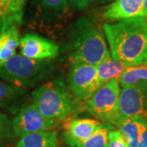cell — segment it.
<instances>
[{"label":"cell","mask_w":147,"mask_h":147,"mask_svg":"<svg viewBox=\"0 0 147 147\" xmlns=\"http://www.w3.org/2000/svg\"><path fill=\"white\" fill-rule=\"evenodd\" d=\"M111 57L128 65L144 63L147 53V18L135 16L102 26Z\"/></svg>","instance_id":"6da1fadb"},{"label":"cell","mask_w":147,"mask_h":147,"mask_svg":"<svg viewBox=\"0 0 147 147\" xmlns=\"http://www.w3.org/2000/svg\"><path fill=\"white\" fill-rule=\"evenodd\" d=\"M65 51L70 65L87 64L95 66L110 54L102 33L84 16L73 24Z\"/></svg>","instance_id":"7a4b0ae2"},{"label":"cell","mask_w":147,"mask_h":147,"mask_svg":"<svg viewBox=\"0 0 147 147\" xmlns=\"http://www.w3.org/2000/svg\"><path fill=\"white\" fill-rule=\"evenodd\" d=\"M55 70L51 60H33L21 54L0 61V79L25 90L49 79Z\"/></svg>","instance_id":"3957f363"},{"label":"cell","mask_w":147,"mask_h":147,"mask_svg":"<svg viewBox=\"0 0 147 147\" xmlns=\"http://www.w3.org/2000/svg\"><path fill=\"white\" fill-rule=\"evenodd\" d=\"M33 104L42 115L62 121L76 111V102L62 79H55L38 87L31 94Z\"/></svg>","instance_id":"277c9868"},{"label":"cell","mask_w":147,"mask_h":147,"mask_svg":"<svg viewBox=\"0 0 147 147\" xmlns=\"http://www.w3.org/2000/svg\"><path fill=\"white\" fill-rule=\"evenodd\" d=\"M120 91L119 79H112L99 88L85 101V110L101 122L116 126L121 118L119 112Z\"/></svg>","instance_id":"5b68a950"},{"label":"cell","mask_w":147,"mask_h":147,"mask_svg":"<svg viewBox=\"0 0 147 147\" xmlns=\"http://www.w3.org/2000/svg\"><path fill=\"white\" fill-rule=\"evenodd\" d=\"M67 81L70 92L79 100L86 101L100 88L96 66L92 65H70Z\"/></svg>","instance_id":"8992f818"},{"label":"cell","mask_w":147,"mask_h":147,"mask_svg":"<svg viewBox=\"0 0 147 147\" xmlns=\"http://www.w3.org/2000/svg\"><path fill=\"white\" fill-rule=\"evenodd\" d=\"M57 121L46 118L33 103L24 106L15 115L11 122L12 131L16 137L38 131H50L57 124Z\"/></svg>","instance_id":"52a82bcc"},{"label":"cell","mask_w":147,"mask_h":147,"mask_svg":"<svg viewBox=\"0 0 147 147\" xmlns=\"http://www.w3.org/2000/svg\"><path fill=\"white\" fill-rule=\"evenodd\" d=\"M121 118H129L147 123V84L123 88L119 94Z\"/></svg>","instance_id":"ba28073f"},{"label":"cell","mask_w":147,"mask_h":147,"mask_svg":"<svg viewBox=\"0 0 147 147\" xmlns=\"http://www.w3.org/2000/svg\"><path fill=\"white\" fill-rule=\"evenodd\" d=\"M37 24L42 30H51L63 24L70 16L68 0H33Z\"/></svg>","instance_id":"9c48e42d"},{"label":"cell","mask_w":147,"mask_h":147,"mask_svg":"<svg viewBox=\"0 0 147 147\" xmlns=\"http://www.w3.org/2000/svg\"><path fill=\"white\" fill-rule=\"evenodd\" d=\"M21 55L33 60H52L59 54V47L50 39L34 34L20 38Z\"/></svg>","instance_id":"30bf717a"},{"label":"cell","mask_w":147,"mask_h":147,"mask_svg":"<svg viewBox=\"0 0 147 147\" xmlns=\"http://www.w3.org/2000/svg\"><path fill=\"white\" fill-rule=\"evenodd\" d=\"M101 123L99 120L92 119H73L68 120L65 124V142L69 146L77 147L89 138Z\"/></svg>","instance_id":"8fae6325"},{"label":"cell","mask_w":147,"mask_h":147,"mask_svg":"<svg viewBox=\"0 0 147 147\" xmlns=\"http://www.w3.org/2000/svg\"><path fill=\"white\" fill-rule=\"evenodd\" d=\"M27 0H0V33L12 26H20Z\"/></svg>","instance_id":"7c38bea8"},{"label":"cell","mask_w":147,"mask_h":147,"mask_svg":"<svg viewBox=\"0 0 147 147\" xmlns=\"http://www.w3.org/2000/svg\"><path fill=\"white\" fill-rule=\"evenodd\" d=\"M28 95L25 89L7 84L0 79V108L16 115L28 101Z\"/></svg>","instance_id":"4fadbf2b"},{"label":"cell","mask_w":147,"mask_h":147,"mask_svg":"<svg viewBox=\"0 0 147 147\" xmlns=\"http://www.w3.org/2000/svg\"><path fill=\"white\" fill-rule=\"evenodd\" d=\"M143 2L144 0H114L105 8L103 17L112 22L140 16Z\"/></svg>","instance_id":"5bb4252c"},{"label":"cell","mask_w":147,"mask_h":147,"mask_svg":"<svg viewBox=\"0 0 147 147\" xmlns=\"http://www.w3.org/2000/svg\"><path fill=\"white\" fill-rule=\"evenodd\" d=\"M128 66L130 65L127 64L113 59L110 54L107 56L100 64L96 65L99 87L100 88L112 79H119Z\"/></svg>","instance_id":"9a60e30c"},{"label":"cell","mask_w":147,"mask_h":147,"mask_svg":"<svg viewBox=\"0 0 147 147\" xmlns=\"http://www.w3.org/2000/svg\"><path fill=\"white\" fill-rule=\"evenodd\" d=\"M57 136L55 131H44L27 134L21 137L16 147H57Z\"/></svg>","instance_id":"2e32d148"},{"label":"cell","mask_w":147,"mask_h":147,"mask_svg":"<svg viewBox=\"0 0 147 147\" xmlns=\"http://www.w3.org/2000/svg\"><path fill=\"white\" fill-rule=\"evenodd\" d=\"M20 44L18 27L12 26L0 33V61H4L16 55Z\"/></svg>","instance_id":"e0dca14e"},{"label":"cell","mask_w":147,"mask_h":147,"mask_svg":"<svg viewBox=\"0 0 147 147\" xmlns=\"http://www.w3.org/2000/svg\"><path fill=\"white\" fill-rule=\"evenodd\" d=\"M120 87H135L147 84V65L145 63L130 65L119 78Z\"/></svg>","instance_id":"ac0fdd59"},{"label":"cell","mask_w":147,"mask_h":147,"mask_svg":"<svg viewBox=\"0 0 147 147\" xmlns=\"http://www.w3.org/2000/svg\"><path fill=\"white\" fill-rule=\"evenodd\" d=\"M116 127L125 139L128 147H137L139 137V120L120 118Z\"/></svg>","instance_id":"d6986e66"},{"label":"cell","mask_w":147,"mask_h":147,"mask_svg":"<svg viewBox=\"0 0 147 147\" xmlns=\"http://www.w3.org/2000/svg\"><path fill=\"white\" fill-rule=\"evenodd\" d=\"M112 129H115L112 125L102 123L89 138L79 144L77 147H106L108 134Z\"/></svg>","instance_id":"ffe728a7"},{"label":"cell","mask_w":147,"mask_h":147,"mask_svg":"<svg viewBox=\"0 0 147 147\" xmlns=\"http://www.w3.org/2000/svg\"><path fill=\"white\" fill-rule=\"evenodd\" d=\"M11 122L9 116L0 111V139L11 137L13 134Z\"/></svg>","instance_id":"44dd1931"},{"label":"cell","mask_w":147,"mask_h":147,"mask_svg":"<svg viewBox=\"0 0 147 147\" xmlns=\"http://www.w3.org/2000/svg\"><path fill=\"white\" fill-rule=\"evenodd\" d=\"M106 147H128L125 139L119 130L112 129L108 134Z\"/></svg>","instance_id":"7402d4cb"},{"label":"cell","mask_w":147,"mask_h":147,"mask_svg":"<svg viewBox=\"0 0 147 147\" xmlns=\"http://www.w3.org/2000/svg\"><path fill=\"white\" fill-rule=\"evenodd\" d=\"M137 147H147V123L140 120Z\"/></svg>","instance_id":"603a6c76"},{"label":"cell","mask_w":147,"mask_h":147,"mask_svg":"<svg viewBox=\"0 0 147 147\" xmlns=\"http://www.w3.org/2000/svg\"><path fill=\"white\" fill-rule=\"evenodd\" d=\"M92 1L93 0H69L74 7L79 11H83L87 8L92 3Z\"/></svg>","instance_id":"cb8c5ba5"},{"label":"cell","mask_w":147,"mask_h":147,"mask_svg":"<svg viewBox=\"0 0 147 147\" xmlns=\"http://www.w3.org/2000/svg\"><path fill=\"white\" fill-rule=\"evenodd\" d=\"M140 16H144V17L147 18V0H144V2H143Z\"/></svg>","instance_id":"d4e9b609"},{"label":"cell","mask_w":147,"mask_h":147,"mask_svg":"<svg viewBox=\"0 0 147 147\" xmlns=\"http://www.w3.org/2000/svg\"><path fill=\"white\" fill-rule=\"evenodd\" d=\"M100 3L102 4H105V3H112L114 0H98Z\"/></svg>","instance_id":"484cf974"},{"label":"cell","mask_w":147,"mask_h":147,"mask_svg":"<svg viewBox=\"0 0 147 147\" xmlns=\"http://www.w3.org/2000/svg\"><path fill=\"white\" fill-rule=\"evenodd\" d=\"M144 63L147 65V53H146V57H145V61H144Z\"/></svg>","instance_id":"4316f807"},{"label":"cell","mask_w":147,"mask_h":147,"mask_svg":"<svg viewBox=\"0 0 147 147\" xmlns=\"http://www.w3.org/2000/svg\"><path fill=\"white\" fill-rule=\"evenodd\" d=\"M0 147H6L4 145H3L2 143H0Z\"/></svg>","instance_id":"83f0119b"}]
</instances>
